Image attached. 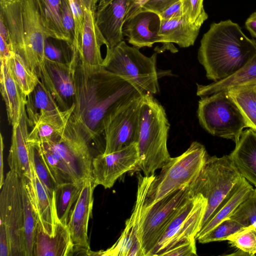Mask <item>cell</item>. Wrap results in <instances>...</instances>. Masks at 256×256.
<instances>
[{"label":"cell","instance_id":"60d3db41","mask_svg":"<svg viewBox=\"0 0 256 256\" xmlns=\"http://www.w3.org/2000/svg\"><path fill=\"white\" fill-rule=\"evenodd\" d=\"M184 15L189 21L200 28L208 15L205 12L204 0H181Z\"/></svg>","mask_w":256,"mask_h":256},{"label":"cell","instance_id":"44dd1931","mask_svg":"<svg viewBox=\"0 0 256 256\" xmlns=\"http://www.w3.org/2000/svg\"><path fill=\"white\" fill-rule=\"evenodd\" d=\"M30 178H26L28 196L33 208L38 216L44 231L50 236L54 234L55 228L58 220L56 206L50 199L35 170L30 145Z\"/></svg>","mask_w":256,"mask_h":256},{"label":"cell","instance_id":"9c48e42d","mask_svg":"<svg viewBox=\"0 0 256 256\" xmlns=\"http://www.w3.org/2000/svg\"><path fill=\"white\" fill-rule=\"evenodd\" d=\"M242 177L230 154L208 156L199 174L189 186L192 196L200 194L207 200L202 226Z\"/></svg>","mask_w":256,"mask_h":256},{"label":"cell","instance_id":"83f0119b","mask_svg":"<svg viewBox=\"0 0 256 256\" xmlns=\"http://www.w3.org/2000/svg\"><path fill=\"white\" fill-rule=\"evenodd\" d=\"M0 92L12 127L18 124L26 110L27 96L14 78L5 60L0 61Z\"/></svg>","mask_w":256,"mask_h":256},{"label":"cell","instance_id":"ffe728a7","mask_svg":"<svg viewBox=\"0 0 256 256\" xmlns=\"http://www.w3.org/2000/svg\"><path fill=\"white\" fill-rule=\"evenodd\" d=\"M160 22L158 14L141 10L124 20L122 34L135 47H152L155 43H162L158 35Z\"/></svg>","mask_w":256,"mask_h":256},{"label":"cell","instance_id":"4fadbf2b","mask_svg":"<svg viewBox=\"0 0 256 256\" xmlns=\"http://www.w3.org/2000/svg\"><path fill=\"white\" fill-rule=\"evenodd\" d=\"M142 96L109 114L104 122V154L138 142Z\"/></svg>","mask_w":256,"mask_h":256},{"label":"cell","instance_id":"4dcf8cb0","mask_svg":"<svg viewBox=\"0 0 256 256\" xmlns=\"http://www.w3.org/2000/svg\"><path fill=\"white\" fill-rule=\"evenodd\" d=\"M226 91L240 109L250 128L256 132V82Z\"/></svg>","mask_w":256,"mask_h":256},{"label":"cell","instance_id":"c3c4849f","mask_svg":"<svg viewBox=\"0 0 256 256\" xmlns=\"http://www.w3.org/2000/svg\"><path fill=\"white\" fill-rule=\"evenodd\" d=\"M12 52L10 42L6 41L0 36V61L6 60Z\"/></svg>","mask_w":256,"mask_h":256},{"label":"cell","instance_id":"d6a6232c","mask_svg":"<svg viewBox=\"0 0 256 256\" xmlns=\"http://www.w3.org/2000/svg\"><path fill=\"white\" fill-rule=\"evenodd\" d=\"M84 182L67 183L57 186L56 212L58 220L64 225L67 226L70 212L80 196Z\"/></svg>","mask_w":256,"mask_h":256},{"label":"cell","instance_id":"b9f144b4","mask_svg":"<svg viewBox=\"0 0 256 256\" xmlns=\"http://www.w3.org/2000/svg\"><path fill=\"white\" fill-rule=\"evenodd\" d=\"M75 22L76 35L72 45L78 44L82 33L84 20V8L80 0H68Z\"/></svg>","mask_w":256,"mask_h":256},{"label":"cell","instance_id":"d4e9b609","mask_svg":"<svg viewBox=\"0 0 256 256\" xmlns=\"http://www.w3.org/2000/svg\"><path fill=\"white\" fill-rule=\"evenodd\" d=\"M74 248L67 226L58 222L56 226L54 236H50L38 222L36 230L34 256H72Z\"/></svg>","mask_w":256,"mask_h":256},{"label":"cell","instance_id":"e0dca14e","mask_svg":"<svg viewBox=\"0 0 256 256\" xmlns=\"http://www.w3.org/2000/svg\"><path fill=\"white\" fill-rule=\"evenodd\" d=\"M96 186L93 178L84 181L80 196L70 212L67 227L74 246L73 255L76 252L79 255H96L90 249L88 232Z\"/></svg>","mask_w":256,"mask_h":256},{"label":"cell","instance_id":"d590c367","mask_svg":"<svg viewBox=\"0 0 256 256\" xmlns=\"http://www.w3.org/2000/svg\"><path fill=\"white\" fill-rule=\"evenodd\" d=\"M44 52L46 58L50 60L68 62L72 56L73 47L66 41L48 37L44 42Z\"/></svg>","mask_w":256,"mask_h":256},{"label":"cell","instance_id":"74e56055","mask_svg":"<svg viewBox=\"0 0 256 256\" xmlns=\"http://www.w3.org/2000/svg\"><path fill=\"white\" fill-rule=\"evenodd\" d=\"M30 145L32 158L36 173L55 204L56 192L58 185L35 146L30 144Z\"/></svg>","mask_w":256,"mask_h":256},{"label":"cell","instance_id":"8992f818","mask_svg":"<svg viewBox=\"0 0 256 256\" xmlns=\"http://www.w3.org/2000/svg\"><path fill=\"white\" fill-rule=\"evenodd\" d=\"M156 58V53L147 56L122 40L106 48L102 67L124 79L142 94L154 95L160 90Z\"/></svg>","mask_w":256,"mask_h":256},{"label":"cell","instance_id":"816d5d0a","mask_svg":"<svg viewBox=\"0 0 256 256\" xmlns=\"http://www.w3.org/2000/svg\"><path fill=\"white\" fill-rule=\"evenodd\" d=\"M80 1L85 8L95 12L98 0H80Z\"/></svg>","mask_w":256,"mask_h":256},{"label":"cell","instance_id":"52a82bcc","mask_svg":"<svg viewBox=\"0 0 256 256\" xmlns=\"http://www.w3.org/2000/svg\"><path fill=\"white\" fill-rule=\"evenodd\" d=\"M0 256H26L21 178L11 170L0 188Z\"/></svg>","mask_w":256,"mask_h":256},{"label":"cell","instance_id":"ac0fdd59","mask_svg":"<svg viewBox=\"0 0 256 256\" xmlns=\"http://www.w3.org/2000/svg\"><path fill=\"white\" fill-rule=\"evenodd\" d=\"M74 109V104L68 110H62L40 80L26 98V112L28 124L31 126L44 122L62 128L71 117Z\"/></svg>","mask_w":256,"mask_h":256},{"label":"cell","instance_id":"836d02e7","mask_svg":"<svg viewBox=\"0 0 256 256\" xmlns=\"http://www.w3.org/2000/svg\"><path fill=\"white\" fill-rule=\"evenodd\" d=\"M24 206V226L26 256H34L36 230L38 216L33 208L28 192L26 178H21Z\"/></svg>","mask_w":256,"mask_h":256},{"label":"cell","instance_id":"7dc6e473","mask_svg":"<svg viewBox=\"0 0 256 256\" xmlns=\"http://www.w3.org/2000/svg\"><path fill=\"white\" fill-rule=\"evenodd\" d=\"M147 0H128V5L125 20L139 12L141 10L142 6Z\"/></svg>","mask_w":256,"mask_h":256},{"label":"cell","instance_id":"277c9868","mask_svg":"<svg viewBox=\"0 0 256 256\" xmlns=\"http://www.w3.org/2000/svg\"><path fill=\"white\" fill-rule=\"evenodd\" d=\"M0 18L8 32L12 51L39 78L45 71L44 42L37 0H0Z\"/></svg>","mask_w":256,"mask_h":256},{"label":"cell","instance_id":"f546056e","mask_svg":"<svg viewBox=\"0 0 256 256\" xmlns=\"http://www.w3.org/2000/svg\"><path fill=\"white\" fill-rule=\"evenodd\" d=\"M37 2L40 20L48 36L68 42L62 25L61 0H37Z\"/></svg>","mask_w":256,"mask_h":256},{"label":"cell","instance_id":"3957f363","mask_svg":"<svg viewBox=\"0 0 256 256\" xmlns=\"http://www.w3.org/2000/svg\"><path fill=\"white\" fill-rule=\"evenodd\" d=\"M90 142L71 116L54 140L34 146L60 185L93 178Z\"/></svg>","mask_w":256,"mask_h":256},{"label":"cell","instance_id":"2e32d148","mask_svg":"<svg viewBox=\"0 0 256 256\" xmlns=\"http://www.w3.org/2000/svg\"><path fill=\"white\" fill-rule=\"evenodd\" d=\"M139 160L137 142L108 154L102 152L92 160L94 182L96 186L110 188L124 174L133 172Z\"/></svg>","mask_w":256,"mask_h":256},{"label":"cell","instance_id":"f1b7e54d","mask_svg":"<svg viewBox=\"0 0 256 256\" xmlns=\"http://www.w3.org/2000/svg\"><path fill=\"white\" fill-rule=\"evenodd\" d=\"M256 82V54L244 66L230 76L208 85L197 84L196 95L203 97L237 86Z\"/></svg>","mask_w":256,"mask_h":256},{"label":"cell","instance_id":"681fc988","mask_svg":"<svg viewBox=\"0 0 256 256\" xmlns=\"http://www.w3.org/2000/svg\"><path fill=\"white\" fill-rule=\"evenodd\" d=\"M245 26L251 35L256 38V11L248 18L245 22Z\"/></svg>","mask_w":256,"mask_h":256},{"label":"cell","instance_id":"4316f807","mask_svg":"<svg viewBox=\"0 0 256 256\" xmlns=\"http://www.w3.org/2000/svg\"><path fill=\"white\" fill-rule=\"evenodd\" d=\"M254 189L250 183L242 176L202 226L196 237V240L203 236L221 222L229 218L236 208L250 196Z\"/></svg>","mask_w":256,"mask_h":256},{"label":"cell","instance_id":"f6af8a7d","mask_svg":"<svg viewBox=\"0 0 256 256\" xmlns=\"http://www.w3.org/2000/svg\"><path fill=\"white\" fill-rule=\"evenodd\" d=\"M178 0H148L142 6L140 10H147L158 15Z\"/></svg>","mask_w":256,"mask_h":256},{"label":"cell","instance_id":"9a60e30c","mask_svg":"<svg viewBox=\"0 0 256 256\" xmlns=\"http://www.w3.org/2000/svg\"><path fill=\"white\" fill-rule=\"evenodd\" d=\"M72 47V56L68 62L46 58L45 71L40 79L63 110L73 106L76 94L75 74L80 58L76 48Z\"/></svg>","mask_w":256,"mask_h":256},{"label":"cell","instance_id":"8d00e7d4","mask_svg":"<svg viewBox=\"0 0 256 256\" xmlns=\"http://www.w3.org/2000/svg\"><path fill=\"white\" fill-rule=\"evenodd\" d=\"M246 228L238 221L228 218L217 225L210 232L197 239L200 243L226 240L230 236Z\"/></svg>","mask_w":256,"mask_h":256},{"label":"cell","instance_id":"7402d4cb","mask_svg":"<svg viewBox=\"0 0 256 256\" xmlns=\"http://www.w3.org/2000/svg\"><path fill=\"white\" fill-rule=\"evenodd\" d=\"M200 28L191 23L182 15L168 20H160L158 35L162 47L160 50H168L176 52L178 50L172 44L180 48L193 46L198 34Z\"/></svg>","mask_w":256,"mask_h":256},{"label":"cell","instance_id":"7c38bea8","mask_svg":"<svg viewBox=\"0 0 256 256\" xmlns=\"http://www.w3.org/2000/svg\"><path fill=\"white\" fill-rule=\"evenodd\" d=\"M191 196L188 186L172 192L148 207L144 206L140 238L144 256H148L172 216Z\"/></svg>","mask_w":256,"mask_h":256},{"label":"cell","instance_id":"30bf717a","mask_svg":"<svg viewBox=\"0 0 256 256\" xmlns=\"http://www.w3.org/2000/svg\"><path fill=\"white\" fill-rule=\"evenodd\" d=\"M197 114L200 124L209 134L232 140L235 143L244 129L250 128L242 113L227 91L201 97Z\"/></svg>","mask_w":256,"mask_h":256},{"label":"cell","instance_id":"ba28073f","mask_svg":"<svg viewBox=\"0 0 256 256\" xmlns=\"http://www.w3.org/2000/svg\"><path fill=\"white\" fill-rule=\"evenodd\" d=\"M204 146L193 142L180 156L170 158L154 176L144 206L148 207L174 191L190 186L199 174L208 158Z\"/></svg>","mask_w":256,"mask_h":256},{"label":"cell","instance_id":"bcb514c9","mask_svg":"<svg viewBox=\"0 0 256 256\" xmlns=\"http://www.w3.org/2000/svg\"><path fill=\"white\" fill-rule=\"evenodd\" d=\"M184 15L181 0L174 3L158 14L160 20H168Z\"/></svg>","mask_w":256,"mask_h":256},{"label":"cell","instance_id":"5b68a950","mask_svg":"<svg viewBox=\"0 0 256 256\" xmlns=\"http://www.w3.org/2000/svg\"><path fill=\"white\" fill-rule=\"evenodd\" d=\"M170 124L164 107L149 94L142 95L138 138L139 162L133 172L154 174L170 158L167 141Z\"/></svg>","mask_w":256,"mask_h":256},{"label":"cell","instance_id":"d6986e66","mask_svg":"<svg viewBox=\"0 0 256 256\" xmlns=\"http://www.w3.org/2000/svg\"><path fill=\"white\" fill-rule=\"evenodd\" d=\"M128 5V0H98L95 22L106 48L124 40L122 30Z\"/></svg>","mask_w":256,"mask_h":256},{"label":"cell","instance_id":"603a6c76","mask_svg":"<svg viewBox=\"0 0 256 256\" xmlns=\"http://www.w3.org/2000/svg\"><path fill=\"white\" fill-rule=\"evenodd\" d=\"M28 122L26 110L18 124L12 127L8 162L10 170L20 178H30V144L28 138Z\"/></svg>","mask_w":256,"mask_h":256},{"label":"cell","instance_id":"e575fe53","mask_svg":"<svg viewBox=\"0 0 256 256\" xmlns=\"http://www.w3.org/2000/svg\"><path fill=\"white\" fill-rule=\"evenodd\" d=\"M226 240L238 250L236 255L256 254V227L250 225L229 236Z\"/></svg>","mask_w":256,"mask_h":256},{"label":"cell","instance_id":"484cf974","mask_svg":"<svg viewBox=\"0 0 256 256\" xmlns=\"http://www.w3.org/2000/svg\"><path fill=\"white\" fill-rule=\"evenodd\" d=\"M230 156L240 175L256 188V132L244 130Z\"/></svg>","mask_w":256,"mask_h":256},{"label":"cell","instance_id":"f907efd6","mask_svg":"<svg viewBox=\"0 0 256 256\" xmlns=\"http://www.w3.org/2000/svg\"><path fill=\"white\" fill-rule=\"evenodd\" d=\"M4 143L3 136L0 133V188L2 187L4 182Z\"/></svg>","mask_w":256,"mask_h":256},{"label":"cell","instance_id":"1f68e13d","mask_svg":"<svg viewBox=\"0 0 256 256\" xmlns=\"http://www.w3.org/2000/svg\"><path fill=\"white\" fill-rule=\"evenodd\" d=\"M14 78L27 96L34 89L40 79L18 54L11 52L4 60Z\"/></svg>","mask_w":256,"mask_h":256},{"label":"cell","instance_id":"f35d334b","mask_svg":"<svg viewBox=\"0 0 256 256\" xmlns=\"http://www.w3.org/2000/svg\"><path fill=\"white\" fill-rule=\"evenodd\" d=\"M64 128L48 122L38 123L29 132L28 142L34 146L52 142L58 137Z\"/></svg>","mask_w":256,"mask_h":256},{"label":"cell","instance_id":"7bdbcfd3","mask_svg":"<svg viewBox=\"0 0 256 256\" xmlns=\"http://www.w3.org/2000/svg\"><path fill=\"white\" fill-rule=\"evenodd\" d=\"M61 2L62 27L68 42L72 46L76 35L74 20L68 0H61Z\"/></svg>","mask_w":256,"mask_h":256},{"label":"cell","instance_id":"5bb4252c","mask_svg":"<svg viewBox=\"0 0 256 256\" xmlns=\"http://www.w3.org/2000/svg\"><path fill=\"white\" fill-rule=\"evenodd\" d=\"M154 176L137 174L136 200L131 215L126 221L124 229L116 242L106 250L96 252L98 256H144L140 229L146 196Z\"/></svg>","mask_w":256,"mask_h":256},{"label":"cell","instance_id":"7a4b0ae2","mask_svg":"<svg viewBox=\"0 0 256 256\" xmlns=\"http://www.w3.org/2000/svg\"><path fill=\"white\" fill-rule=\"evenodd\" d=\"M256 54V42L230 20L212 23L203 36L198 58L206 76L216 82L238 71Z\"/></svg>","mask_w":256,"mask_h":256},{"label":"cell","instance_id":"6da1fadb","mask_svg":"<svg viewBox=\"0 0 256 256\" xmlns=\"http://www.w3.org/2000/svg\"><path fill=\"white\" fill-rule=\"evenodd\" d=\"M72 117L90 142L104 134V122L114 110L142 94L122 78L80 62L76 74Z\"/></svg>","mask_w":256,"mask_h":256},{"label":"cell","instance_id":"ab89813d","mask_svg":"<svg viewBox=\"0 0 256 256\" xmlns=\"http://www.w3.org/2000/svg\"><path fill=\"white\" fill-rule=\"evenodd\" d=\"M230 218L240 222L244 226L256 227V188L234 211Z\"/></svg>","mask_w":256,"mask_h":256},{"label":"cell","instance_id":"cb8c5ba5","mask_svg":"<svg viewBox=\"0 0 256 256\" xmlns=\"http://www.w3.org/2000/svg\"><path fill=\"white\" fill-rule=\"evenodd\" d=\"M106 42L96 24L94 12L84 8V20L82 33L78 46L81 63L92 68L102 67L104 59L101 46Z\"/></svg>","mask_w":256,"mask_h":256},{"label":"cell","instance_id":"ee69618b","mask_svg":"<svg viewBox=\"0 0 256 256\" xmlns=\"http://www.w3.org/2000/svg\"><path fill=\"white\" fill-rule=\"evenodd\" d=\"M196 238L182 242L164 252L162 256H197Z\"/></svg>","mask_w":256,"mask_h":256},{"label":"cell","instance_id":"8fae6325","mask_svg":"<svg viewBox=\"0 0 256 256\" xmlns=\"http://www.w3.org/2000/svg\"><path fill=\"white\" fill-rule=\"evenodd\" d=\"M207 206L200 194L191 196L175 212L148 256H162L176 244L196 238L202 227Z\"/></svg>","mask_w":256,"mask_h":256}]
</instances>
